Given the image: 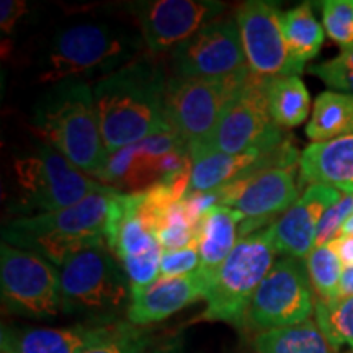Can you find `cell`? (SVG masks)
Instances as JSON below:
<instances>
[{"instance_id": "obj_1", "label": "cell", "mask_w": 353, "mask_h": 353, "mask_svg": "<svg viewBox=\"0 0 353 353\" xmlns=\"http://www.w3.org/2000/svg\"><path fill=\"white\" fill-rule=\"evenodd\" d=\"M167 72L151 56H139L94 85L101 138L108 154L172 132L167 118Z\"/></svg>"}, {"instance_id": "obj_2", "label": "cell", "mask_w": 353, "mask_h": 353, "mask_svg": "<svg viewBox=\"0 0 353 353\" xmlns=\"http://www.w3.org/2000/svg\"><path fill=\"white\" fill-rule=\"evenodd\" d=\"M33 130L77 169L99 182L110 154L101 138L94 87L87 81L51 85L34 105Z\"/></svg>"}, {"instance_id": "obj_3", "label": "cell", "mask_w": 353, "mask_h": 353, "mask_svg": "<svg viewBox=\"0 0 353 353\" xmlns=\"http://www.w3.org/2000/svg\"><path fill=\"white\" fill-rule=\"evenodd\" d=\"M144 39L130 26L85 20L68 25L52 37L39 70V82L103 79L141 56Z\"/></svg>"}, {"instance_id": "obj_4", "label": "cell", "mask_w": 353, "mask_h": 353, "mask_svg": "<svg viewBox=\"0 0 353 353\" xmlns=\"http://www.w3.org/2000/svg\"><path fill=\"white\" fill-rule=\"evenodd\" d=\"M113 192L103 187L69 208L13 218L2 229V242L37 254L59 268L70 255L107 244L105 229Z\"/></svg>"}, {"instance_id": "obj_5", "label": "cell", "mask_w": 353, "mask_h": 353, "mask_svg": "<svg viewBox=\"0 0 353 353\" xmlns=\"http://www.w3.org/2000/svg\"><path fill=\"white\" fill-rule=\"evenodd\" d=\"M63 311L87 322H117L128 312L131 285L107 244L70 255L59 267Z\"/></svg>"}, {"instance_id": "obj_6", "label": "cell", "mask_w": 353, "mask_h": 353, "mask_svg": "<svg viewBox=\"0 0 353 353\" xmlns=\"http://www.w3.org/2000/svg\"><path fill=\"white\" fill-rule=\"evenodd\" d=\"M13 174L19 190L10 208L15 218L69 208L105 187L48 143L17 159Z\"/></svg>"}, {"instance_id": "obj_7", "label": "cell", "mask_w": 353, "mask_h": 353, "mask_svg": "<svg viewBox=\"0 0 353 353\" xmlns=\"http://www.w3.org/2000/svg\"><path fill=\"white\" fill-rule=\"evenodd\" d=\"M275 255L272 226L237 241L210 286L203 319L242 327L255 291L276 262Z\"/></svg>"}, {"instance_id": "obj_8", "label": "cell", "mask_w": 353, "mask_h": 353, "mask_svg": "<svg viewBox=\"0 0 353 353\" xmlns=\"http://www.w3.org/2000/svg\"><path fill=\"white\" fill-rule=\"evenodd\" d=\"M265 81L250 74L245 85L234 95L221 113L213 131L188 148L190 159L210 154H242L254 148H273L290 138L273 123L268 113Z\"/></svg>"}, {"instance_id": "obj_9", "label": "cell", "mask_w": 353, "mask_h": 353, "mask_svg": "<svg viewBox=\"0 0 353 353\" xmlns=\"http://www.w3.org/2000/svg\"><path fill=\"white\" fill-rule=\"evenodd\" d=\"M0 291L7 312L52 319L63 311L59 268L37 254L0 245Z\"/></svg>"}, {"instance_id": "obj_10", "label": "cell", "mask_w": 353, "mask_h": 353, "mask_svg": "<svg viewBox=\"0 0 353 353\" xmlns=\"http://www.w3.org/2000/svg\"><path fill=\"white\" fill-rule=\"evenodd\" d=\"M314 294L306 260L293 257L276 260L255 291L242 327L259 334L309 321L314 314Z\"/></svg>"}, {"instance_id": "obj_11", "label": "cell", "mask_w": 353, "mask_h": 353, "mask_svg": "<svg viewBox=\"0 0 353 353\" xmlns=\"http://www.w3.org/2000/svg\"><path fill=\"white\" fill-rule=\"evenodd\" d=\"M249 77V69L226 77H170L167 87V118L172 131L188 148L200 143L213 131L223 110Z\"/></svg>"}, {"instance_id": "obj_12", "label": "cell", "mask_w": 353, "mask_h": 353, "mask_svg": "<svg viewBox=\"0 0 353 353\" xmlns=\"http://www.w3.org/2000/svg\"><path fill=\"white\" fill-rule=\"evenodd\" d=\"M190 165L188 145L172 131L110 154L99 182L114 192L141 193Z\"/></svg>"}, {"instance_id": "obj_13", "label": "cell", "mask_w": 353, "mask_h": 353, "mask_svg": "<svg viewBox=\"0 0 353 353\" xmlns=\"http://www.w3.org/2000/svg\"><path fill=\"white\" fill-rule=\"evenodd\" d=\"M296 169L299 165L270 167L218 190L221 206L241 216L239 239L273 226L296 203Z\"/></svg>"}, {"instance_id": "obj_14", "label": "cell", "mask_w": 353, "mask_h": 353, "mask_svg": "<svg viewBox=\"0 0 353 353\" xmlns=\"http://www.w3.org/2000/svg\"><path fill=\"white\" fill-rule=\"evenodd\" d=\"M283 12L265 0L244 2L236 13L250 74L260 79L299 76L304 65L291 54L283 33Z\"/></svg>"}, {"instance_id": "obj_15", "label": "cell", "mask_w": 353, "mask_h": 353, "mask_svg": "<svg viewBox=\"0 0 353 353\" xmlns=\"http://www.w3.org/2000/svg\"><path fill=\"white\" fill-rule=\"evenodd\" d=\"M172 77H226L249 69L236 19L206 25L170 52Z\"/></svg>"}, {"instance_id": "obj_16", "label": "cell", "mask_w": 353, "mask_h": 353, "mask_svg": "<svg viewBox=\"0 0 353 353\" xmlns=\"http://www.w3.org/2000/svg\"><path fill=\"white\" fill-rule=\"evenodd\" d=\"M144 46L152 56L172 52L206 25L219 20L226 3L214 0H152L132 7Z\"/></svg>"}, {"instance_id": "obj_17", "label": "cell", "mask_w": 353, "mask_h": 353, "mask_svg": "<svg viewBox=\"0 0 353 353\" xmlns=\"http://www.w3.org/2000/svg\"><path fill=\"white\" fill-rule=\"evenodd\" d=\"M125 322H82L68 327L2 325V353H85L107 342Z\"/></svg>"}, {"instance_id": "obj_18", "label": "cell", "mask_w": 353, "mask_h": 353, "mask_svg": "<svg viewBox=\"0 0 353 353\" xmlns=\"http://www.w3.org/2000/svg\"><path fill=\"white\" fill-rule=\"evenodd\" d=\"M211 281L198 270L183 276H159L152 283L131 290L126 319L136 327L169 319L190 304L205 299Z\"/></svg>"}, {"instance_id": "obj_19", "label": "cell", "mask_w": 353, "mask_h": 353, "mask_svg": "<svg viewBox=\"0 0 353 353\" xmlns=\"http://www.w3.org/2000/svg\"><path fill=\"white\" fill-rule=\"evenodd\" d=\"M343 193L325 185H309L291 208L272 226L276 254L304 260L316 247L317 228Z\"/></svg>"}, {"instance_id": "obj_20", "label": "cell", "mask_w": 353, "mask_h": 353, "mask_svg": "<svg viewBox=\"0 0 353 353\" xmlns=\"http://www.w3.org/2000/svg\"><path fill=\"white\" fill-rule=\"evenodd\" d=\"M299 180L353 195V136L309 144L299 157Z\"/></svg>"}, {"instance_id": "obj_21", "label": "cell", "mask_w": 353, "mask_h": 353, "mask_svg": "<svg viewBox=\"0 0 353 353\" xmlns=\"http://www.w3.org/2000/svg\"><path fill=\"white\" fill-rule=\"evenodd\" d=\"M239 224V213L228 206H214L201 221L198 234L200 272L211 283L237 244Z\"/></svg>"}, {"instance_id": "obj_22", "label": "cell", "mask_w": 353, "mask_h": 353, "mask_svg": "<svg viewBox=\"0 0 353 353\" xmlns=\"http://www.w3.org/2000/svg\"><path fill=\"white\" fill-rule=\"evenodd\" d=\"M268 113L281 130H291L306 121L311 97L299 76L275 77L265 81Z\"/></svg>"}, {"instance_id": "obj_23", "label": "cell", "mask_w": 353, "mask_h": 353, "mask_svg": "<svg viewBox=\"0 0 353 353\" xmlns=\"http://www.w3.org/2000/svg\"><path fill=\"white\" fill-rule=\"evenodd\" d=\"M306 134L314 143L353 136V95L334 90L317 95Z\"/></svg>"}, {"instance_id": "obj_24", "label": "cell", "mask_w": 353, "mask_h": 353, "mask_svg": "<svg viewBox=\"0 0 353 353\" xmlns=\"http://www.w3.org/2000/svg\"><path fill=\"white\" fill-rule=\"evenodd\" d=\"M257 353H335L316 321L259 332L254 337Z\"/></svg>"}, {"instance_id": "obj_25", "label": "cell", "mask_w": 353, "mask_h": 353, "mask_svg": "<svg viewBox=\"0 0 353 353\" xmlns=\"http://www.w3.org/2000/svg\"><path fill=\"white\" fill-rule=\"evenodd\" d=\"M283 33L288 43L291 54L299 64H306L319 54L322 43L325 38L324 26L316 19L311 3L304 2L301 6L283 12Z\"/></svg>"}, {"instance_id": "obj_26", "label": "cell", "mask_w": 353, "mask_h": 353, "mask_svg": "<svg viewBox=\"0 0 353 353\" xmlns=\"http://www.w3.org/2000/svg\"><path fill=\"white\" fill-rule=\"evenodd\" d=\"M316 324L335 352L353 348V296L321 299L316 298Z\"/></svg>"}, {"instance_id": "obj_27", "label": "cell", "mask_w": 353, "mask_h": 353, "mask_svg": "<svg viewBox=\"0 0 353 353\" xmlns=\"http://www.w3.org/2000/svg\"><path fill=\"white\" fill-rule=\"evenodd\" d=\"M309 280L316 296L321 299H334L343 272V263L330 245L314 247L306 259Z\"/></svg>"}, {"instance_id": "obj_28", "label": "cell", "mask_w": 353, "mask_h": 353, "mask_svg": "<svg viewBox=\"0 0 353 353\" xmlns=\"http://www.w3.org/2000/svg\"><path fill=\"white\" fill-rule=\"evenodd\" d=\"M157 239L162 250H179L198 244V231L190 221L183 200L165 211L157 229Z\"/></svg>"}, {"instance_id": "obj_29", "label": "cell", "mask_w": 353, "mask_h": 353, "mask_svg": "<svg viewBox=\"0 0 353 353\" xmlns=\"http://www.w3.org/2000/svg\"><path fill=\"white\" fill-rule=\"evenodd\" d=\"M309 72L319 77L330 90L353 95V46L343 48L337 56L325 63L312 65Z\"/></svg>"}, {"instance_id": "obj_30", "label": "cell", "mask_w": 353, "mask_h": 353, "mask_svg": "<svg viewBox=\"0 0 353 353\" xmlns=\"http://www.w3.org/2000/svg\"><path fill=\"white\" fill-rule=\"evenodd\" d=\"M322 23L329 38L343 48L353 46V0H325Z\"/></svg>"}, {"instance_id": "obj_31", "label": "cell", "mask_w": 353, "mask_h": 353, "mask_svg": "<svg viewBox=\"0 0 353 353\" xmlns=\"http://www.w3.org/2000/svg\"><path fill=\"white\" fill-rule=\"evenodd\" d=\"M151 342L149 332L126 321L112 339L92 347L85 353H148Z\"/></svg>"}, {"instance_id": "obj_32", "label": "cell", "mask_w": 353, "mask_h": 353, "mask_svg": "<svg viewBox=\"0 0 353 353\" xmlns=\"http://www.w3.org/2000/svg\"><path fill=\"white\" fill-rule=\"evenodd\" d=\"M353 214V195H343L341 201L325 211L317 228L316 247L330 245L341 236L343 224Z\"/></svg>"}, {"instance_id": "obj_33", "label": "cell", "mask_w": 353, "mask_h": 353, "mask_svg": "<svg viewBox=\"0 0 353 353\" xmlns=\"http://www.w3.org/2000/svg\"><path fill=\"white\" fill-rule=\"evenodd\" d=\"M200 270L198 244L179 250H164L161 257L162 276H183Z\"/></svg>"}, {"instance_id": "obj_34", "label": "cell", "mask_w": 353, "mask_h": 353, "mask_svg": "<svg viewBox=\"0 0 353 353\" xmlns=\"http://www.w3.org/2000/svg\"><path fill=\"white\" fill-rule=\"evenodd\" d=\"M26 12V3L19 0H2L0 3V25L3 33H10L17 21Z\"/></svg>"}, {"instance_id": "obj_35", "label": "cell", "mask_w": 353, "mask_h": 353, "mask_svg": "<svg viewBox=\"0 0 353 353\" xmlns=\"http://www.w3.org/2000/svg\"><path fill=\"white\" fill-rule=\"evenodd\" d=\"M330 247H332L334 252L337 254V257L341 259L343 267H347V265H353V236L341 234V236L330 244Z\"/></svg>"}, {"instance_id": "obj_36", "label": "cell", "mask_w": 353, "mask_h": 353, "mask_svg": "<svg viewBox=\"0 0 353 353\" xmlns=\"http://www.w3.org/2000/svg\"><path fill=\"white\" fill-rule=\"evenodd\" d=\"M350 296H353V265H347V267H343L341 283H339L335 298H350Z\"/></svg>"}, {"instance_id": "obj_37", "label": "cell", "mask_w": 353, "mask_h": 353, "mask_svg": "<svg viewBox=\"0 0 353 353\" xmlns=\"http://www.w3.org/2000/svg\"><path fill=\"white\" fill-rule=\"evenodd\" d=\"M341 234H345V236H353V214L345 221V224H343Z\"/></svg>"}, {"instance_id": "obj_38", "label": "cell", "mask_w": 353, "mask_h": 353, "mask_svg": "<svg viewBox=\"0 0 353 353\" xmlns=\"http://www.w3.org/2000/svg\"><path fill=\"white\" fill-rule=\"evenodd\" d=\"M343 353H353V348H350V350H347V352H343Z\"/></svg>"}]
</instances>
